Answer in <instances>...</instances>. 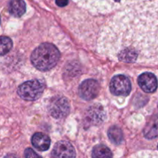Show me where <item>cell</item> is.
<instances>
[{
  "instance_id": "obj_1",
  "label": "cell",
  "mask_w": 158,
  "mask_h": 158,
  "mask_svg": "<svg viewBox=\"0 0 158 158\" xmlns=\"http://www.w3.org/2000/svg\"><path fill=\"white\" fill-rule=\"evenodd\" d=\"M157 14L158 0L127 6L102 26L98 52L129 63L152 57L157 49Z\"/></svg>"
},
{
  "instance_id": "obj_2",
  "label": "cell",
  "mask_w": 158,
  "mask_h": 158,
  "mask_svg": "<svg viewBox=\"0 0 158 158\" xmlns=\"http://www.w3.org/2000/svg\"><path fill=\"white\" fill-rule=\"evenodd\" d=\"M60 58V52L54 45L45 43L35 48L31 55V62L37 69L48 71L52 69Z\"/></svg>"
},
{
  "instance_id": "obj_3",
  "label": "cell",
  "mask_w": 158,
  "mask_h": 158,
  "mask_svg": "<svg viewBox=\"0 0 158 158\" xmlns=\"http://www.w3.org/2000/svg\"><path fill=\"white\" fill-rule=\"evenodd\" d=\"M80 7L93 13H109L127 6L149 0H73Z\"/></svg>"
},
{
  "instance_id": "obj_4",
  "label": "cell",
  "mask_w": 158,
  "mask_h": 158,
  "mask_svg": "<svg viewBox=\"0 0 158 158\" xmlns=\"http://www.w3.org/2000/svg\"><path fill=\"white\" fill-rule=\"evenodd\" d=\"M45 89V84L40 80H29L20 85L18 88L19 96L27 101H33L41 97Z\"/></svg>"
},
{
  "instance_id": "obj_5",
  "label": "cell",
  "mask_w": 158,
  "mask_h": 158,
  "mask_svg": "<svg viewBox=\"0 0 158 158\" xmlns=\"http://www.w3.org/2000/svg\"><path fill=\"white\" fill-rule=\"evenodd\" d=\"M48 108L52 117L60 119L68 115L70 106L66 97L63 96H56L51 99Z\"/></svg>"
},
{
  "instance_id": "obj_6",
  "label": "cell",
  "mask_w": 158,
  "mask_h": 158,
  "mask_svg": "<svg viewBox=\"0 0 158 158\" xmlns=\"http://www.w3.org/2000/svg\"><path fill=\"white\" fill-rule=\"evenodd\" d=\"M110 89L114 95L127 97L131 91V83L126 76H115L110 83Z\"/></svg>"
},
{
  "instance_id": "obj_7",
  "label": "cell",
  "mask_w": 158,
  "mask_h": 158,
  "mask_svg": "<svg viewBox=\"0 0 158 158\" xmlns=\"http://www.w3.org/2000/svg\"><path fill=\"white\" fill-rule=\"evenodd\" d=\"M100 91V84L93 79L83 81L79 87V95L85 100H92L97 97Z\"/></svg>"
},
{
  "instance_id": "obj_8",
  "label": "cell",
  "mask_w": 158,
  "mask_h": 158,
  "mask_svg": "<svg viewBox=\"0 0 158 158\" xmlns=\"http://www.w3.org/2000/svg\"><path fill=\"white\" fill-rule=\"evenodd\" d=\"M52 155L55 157H75L76 152L69 142L61 140L55 144Z\"/></svg>"
},
{
  "instance_id": "obj_9",
  "label": "cell",
  "mask_w": 158,
  "mask_h": 158,
  "mask_svg": "<svg viewBox=\"0 0 158 158\" xmlns=\"http://www.w3.org/2000/svg\"><path fill=\"white\" fill-rule=\"evenodd\" d=\"M138 84L146 93H154L157 88V80L152 73H143L139 77Z\"/></svg>"
},
{
  "instance_id": "obj_10",
  "label": "cell",
  "mask_w": 158,
  "mask_h": 158,
  "mask_svg": "<svg viewBox=\"0 0 158 158\" xmlns=\"http://www.w3.org/2000/svg\"><path fill=\"white\" fill-rule=\"evenodd\" d=\"M32 143L34 148L40 151H46L50 146V139L42 133H36L32 137Z\"/></svg>"
},
{
  "instance_id": "obj_11",
  "label": "cell",
  "mask_w": 158,
  "mask_h": 158,
  "mask_svg": "<svg viewBox=\"0 0 158 158\" xmlns=\"http://www.w3.org/2000/svg\"><path fill=\"white\" fill-rule=\"evenodd\" d=\"M144 137L148 139H154L158 137V114L153 116L143 130Z\"/></svg>"
},
{
  "instance_id": "obj_12",
  "label": "cell",
  "mask_w": 158,
  "mask_h": 158,
  "mask_svg": "<svg viewBox=\"0 0 158 158\" xmlns=\"http://www.w3.org/2000/svg\"><path fill=\"white\" fill-rule=\"evenodd\" d=\"M26 3L23 0H10L9 12L15 17H20L26 12Z\"/></svg>"
},
{
  "instance_id": "obj_13",
  "label": "cell",
  "mask_w": 158,
  "mask_h": 158,
  "mask_svg": "<svg viewBox=\"0 0 158 158\" xmlns=\"http://www.w3.org/2000/svg\"><path fill=\"white\" fill-rule=\"evenodd\" d=\"M87 117L91 123L98 124L99 123L102 122L103 119V109L97 105L89 107V110H88Z\"/></svg>"
},
{
  "instance_id": "obj_14",
  "label": "cell",
  "mask_w": 158,
  "mask_h": 158,
  "mask_svg": "<svg viewBox=\"0 0 158 158\" xmlns=\"http://www.w3.org/2000/svg\"><path fill=\"white\" fill-rule=\"evenodd\" d=\"M108 137L113 143L119 145L123 141V132L118 127L114 126L108 131Z\"/></svg>"
},
{
  "instance_id": "obj_15",
  "label": "cell",
  "mask_w": 158,
  "mask_h": 158,
  "mask_svg": "<svg viewBox=\"0 0 158 158\" xmlns=\"http://www.w3.org/2000/svg\"><path fill=\"white\" fill-rule=\"evenodd\" d=\"M93 157H111L113 154L110 150L104 145H98L94 148L92 152Z\"/></svg>"
},
{
  "instance_id": "obj_16",
  "label": "cell",
  "mask_w": 158,
  "mask_h": 158,
  "mask_svg": "<svg viewBox=\"0 0 158 158\" xmlns=\"http://www.w3.org/2000/svg\"><path fill=\"white\" fill-rule=\"evenodd\" d=\"M12 42L9 37L0 36V56H4L11 50Z\"/></svg>"
},
{
  "instance_id": "obj_17",
  "label": "cell",
  "mask_w": 158,
  "mask_h": 158,
  "mask_svg": "<svg viewBox=\"0 0 158 158\" xmlns=\"http://www.w3.org/2000/svg\"><path fill=\"white\" fill-rule=\"evenodd\" d=\"M25 157H39L40 155L37 154L34 151L30 148H28L25 151Z\"/></svg>"
},
{
  "instance_id": "obj_18",
  "label": "cell",
  "mask_w": 158,
  "mask_h": 158,
  "mask_svg": "<svg viewBox=\"0 0 158 158\" xmlns=\"http://www.w3.org/2000/svg\"><path fill=\"white\" fill-rule=\"evenodd\" d=\"M56 4L60 7H64L68 4V0H56Z\"/></svg>"
},
{
  "instance_id": "obj_19",
  "label": "cell",
  "mask_w": 158,
  "mask_h": 158,
  "mask_svg": "<svg viewBox=\"0 0 158 158\" xmlns=\"http://www.w3.org/2000/svg\"><path fill=\"white\" fill-rule=\"evenodd\" d=\"M0 23H1V19H0Z\"/></svg>"
},
{
  "instance_id": "obj_20",
  "label": "cell",
  "mask_w": 158,
  "mask_h": 158,
  "mask_svg": "<svg viewBox=\"0 0 158 158\" xmlns=\"http://www.w3.org/2000/svg\"><path fill=\"white\" fill-rule=\"evenodd\" d=\"M157 148H158V145H157Z\"/></svg>"
}]
</instances>
